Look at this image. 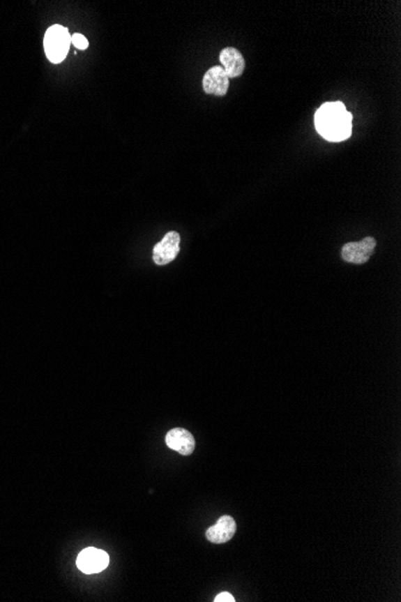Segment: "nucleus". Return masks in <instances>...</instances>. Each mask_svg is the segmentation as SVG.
Listing matches in <instances>:
<instances>
[{
	"label": "nucleus",
	"mask_w": 401,
	"mask_h": 602,
	"mask_svg": "<svg viewBox=\"0 0 401 602\" xmlns=\"http://www.w3.org/2000/svg\"><path fill=\"white\" fill-rule=\"evenodd\" d=\"M352 119L341 101L324 103L315 113L316 130L329 142H341L352 135Z\"/></svg>",
	"instance_id": "nucleus-1"
},
{
	"label": "nucleus",
	"mask_w": 401,
	"mask_h": 602,
	"mask_svg": "<svg viewBox=\"0 0 401 602\" xmlns=\"http://www.w3.org/2000/svg\"><path fill=\"white\" fill-rule=\"evenodd\" d=\"M70 45L71 36L68 28L59 24L50 27L43 38V48L46 57L54 64H59L64 61L65 57L68 56L69 52Z\"/></svg>",
	"instance_id": "nucleus-2"
},
{
	"label": "nucleus",
	"mask_w": 401,
	"mask_h": 602,
	"mask_svg": "<svg viewBox=\"0 0 401 602\" xmlns=\"http://www.w3.org/2000/svg\"><path fill=\"white\" fill-rule=\"evenodd\" d=\"M181 252V236L176 231H169L164 239L156 243L153 249V261L158 266L171 264Z\"/></svg>",
	"instance_id": "nucleus-3"
},
{
	"label": "nucleus",
	"mask_w": 401,
	"mask_h": 602,
	"mask_svg": "<svg viewBox=\"0 0 401 602\" xmlns=\"http://www.w3.org/2000/svg\"><path fill=\"white\" fill-rule=\"evenodd\" d=\"M376 244L374 237H365L359 242L346 243L341 249V257L349 264H365L375 250Z\"/></svg>",
	"instance_id": "nucleus-4"
},
{
	"label": "nucleus",
	"mask_w": 401,
	"mask_h": 602,
	"mask_svg": "<svg viewBox=\"0 0 401 602\" xmlns=\"http://www.w3.org/2000/svg\"><path fill=\"white\" fill-rule=\"evenodd\" d=\"M77 568L86 575L104 571L109 564V555L103 550L89 547L78 555Z\"/></svg>",
	"instance_id": "nucleus-5"
},
{
	"label": "nucleus",
	"mask_w": 401,
	"mask_h": 602,
	"mask_svg": "<svg viewBox=\"0 0 401 602\" xmlns=\"http://www.w3.org/2000/svg\"><path fill=\"white\" fill-rule=\"evenodd\" d=\"M229 81L222 66H211L203 76V91L209 96H225L229 91Z\"/></svg>",
	"instance_id": "nucleus-6"
},
{
	"label": "nucleus",
	"mask_w": 401,
	"mask_h": 602,
	"mask_svg": "<svg viewBox=\"0 0 401 602\" xmlns=\"http://www.w3.org/2000/svg\"><path fill=\"white\" fill-rule=\"evenodd\" d=\"M166 445L181 456H190L195 450V438L184 428H173L166 434Z\"/></svg>",
	"instance_id": "nucleus-7"
},
{
	"label": "nucleus",
	"mask_w": 401,
	"mask_h": 602,
	"mask_svg": "<svg viewBox=\"0 0 401 602\" xmlns=\"http://www.w3.org/2000/svg\"><path fill=\"white\" fill-rule=\"evenodd\" d=\"M237 530V525L236 520H233L231 516H222L220 520L216 522L215 525H213L206 532L208 541L211 543H226L229 542Z\"/></svg>",
	"instance_id": "nucleus-8"
},
{
	"label": "nucleus",
	"mask_w": 401,
	"mask_h": 602,
	"mask_svg": "<svg viewBox=\"0 0 401 602\" xmlns=\"http://www.w3.org/2000/svg\"><path fill=\"white\" fill-rule=\"evenodd\" d=\"M220 61L222 69L227 74L229 80L242 76L245 70V61L242 53L237 48L226 47L221 50Z\"/></svg>",
	"instance_id": "nucleus-9"
},
{
	"label": "nucleus",
	"mask_w": 401,
	"mask_h": 602,
	"mask_svg": "<svg viewBox=\"0 0 401 602\" xmlns=\"http://www.w3.org/2000/svg\"><path fill=\"white\" fill-rule=\"evenodd\" d=\"M71 44L74 45L75 47L78 48V50H82V51L83 50H86L88 46H89V43H88L86 36L80 34V33H76V34L71 36Z\"/></svg>",
	"instance_id": "nucleus-10"
},
{
	"label": "nucleus",
	"mask_w": 401,
	"mask_h": 602,
	"mask_svg": "<svg viewBox=\"0 0 401 602\" xmlns=\"http://www.w3.org/2000/svg\"><path fill=\"white\" fill-rule=\"evenodd\" d=\"M214 601H215V602H234V601H236V600H234V598H233V596H232V595H231V594L227 593V592H225V593L219 594V595H218V596H216L215 600H214Z\"/></svg>",
	"instance_id": "nucleus-11"
}]
</instances>
